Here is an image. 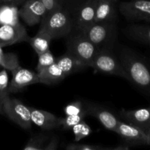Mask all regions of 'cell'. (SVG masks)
I'll return each instance as SVG.
<instances>
[{"label": "cell", "mask_w": 150, "mask_h": 150, "mask_svg": "<svg viewBox=\"0 0 150 150\" xmlns=\"http://www.w3.org/2000/svg\"><path fill=\"white\" fill-rule=\"evenodd\" d=\"M54 62H56V59L50 49L45 52L42 53V54H39L38 55V64H37L36 67L37 73H39L41 70L45 69V67L54 64Z\"/></svg>", "instance_id": "obj_26"}, {"label": "cell", "mask_w": 150, "mask_h": 150, "mask_svg": "<svg viewBox=\"0 0 150 150\" xmlns=\"http://www.w3.org/2000/svg\"><path fill=\"white\" fill-rule=\"evenodd\" d=\"M120 114L127 122L141 129L145 133L150 130V107L134 110L122 109Z\"/></svg>", "instance_id": "obj_13"}, {"label": "cell", "mask_w": 150, "mask_h": 150, "mask_svg": "<svg viewBox=\"0 0 150 150\" xmlns=\"http://www.w3.org/2000/svg\"><path fill=\"white\" fill-rule=\"evenodd\" d=\"M32 122L44 130H51L60 127L59 118L52 113L29 107Z\"/></svg>", "instance_id": "obj_15"}, {"label": "cell", "mask_w": 150, "mask_h": 150, "mask_svg": "<svg viewBox=\"0 0 150 150\" xmlns=\"http://www.w3.org/2000/svg\"><path fill=\"white\" fill-rule=\"evenodd\" d=\"M86 1L87 0H68L64 8L67 11H69V13L73 16V15L76 13L79 7Z\"/></svg>", "instance_id": "obj_30"}, {"label": "cell", "mask_w": 150, "mask_h": 150, "mask_svg": "<svg viewBox=\"0 0 150 150\" xmlns=\"http://www.w3.org/2000/svg\"><path fill=\"white\" fill-rule=\"evenodd\" d=\"M148 22H150V19H149V21H148Z\"/></svg>", "instance_id": "obj_38"}, {"label": "cell", "mask_w": 150, "mask_h": 150, "mask_svg": "<svg viewBox=\"0 0 150 150\" xmlns=\"http://www.w3.org/2000/svg\"><path fill=\"white\" fill-rule=\"evenodd\" d=\"M8 75L6 69L0 70V101L3 103L4 98L9 95Z\"/></svg>", "instance_id": "obj_27"}, {"label": "cell", "mask_w": 150, "mask_h": 150, "mask_svg": "<svg viewBox=\"0 0 150 150\" xmlns=\"http://www.w3.org/2000/svg\"><path fill=\"white\" fill-rule=\"evenodd\" d=\"M51 40L52 39L48 33L39 29L37 35L32 38L29 37L26 42H29L34 51L39 55L50 49V42Z\"/></svg>", "instance_id": "obj_18"}, {"label": "cell", "mask_w": 150, "mask_h": 150, "mask_svg": "<svg viewBox=\"0 0 150 150\" xmlns=\"http://www.w3.org/2000/svg\"><path fill=\"white\" fill-rule=\"evenodd\" d=\"M10 72L13 78L8 86L9 94L20 92L32 84L40 83L38 73L31 71L21 66Z\"/></svg>", "instance_id": "obj_8"}, {"label": "cell", "mask_w": 150, "mask_h": 150, "mask_svg": "<svg viewBox=\"0 0 150 150\" xmlns=\"http://www.w3.org/2000/svg\"><path fill=\"white\" fill-rule=\"evenodd\" d=\"M65 149L67 150H105L110 149V148L104 147V146L97 144L72 143L67 144Z\"/></svg>", "instance_id": "obj_28"}, {"label": "cell", "mask_w": 150, "mask_h": 150, "mask_svg": "<svg viewBox=\"0 0 150 150\" xmlns=\"http://www.w3.org/2000/svg\"><path fill=\"white\" fill-rule=\"evenodd\" d=\"M146 135H147V145L150 146V130L146 133Z\"/></svg>", "instance_id": "obj_35"}, {"label": "cell", "mask_w": 150, "mask_h": 150, "mask_svg": "<svg viewBox=\"0 0 150 150\" xmlns=\"http://www.w3.org/2000/svg\"><path fill=\"white\" fill-rule=\"evenodd\" d=\"M3 111V103H0V114Z\"/></svg>", "instance_id": "obj_36"}, {"label": "cell", "mask_w": 150, "mask_h": 150, "mask_svg": "<svg viewBox=\"0 0 150 150\" xmlns=\"http://www.w3.org/2000/svg\"><path fill=\"white\" fill-rule=\"evenodd\" d=\"M120 11L129 21H145L150 19V0H133L122 2Z\"/></svg>", "instance_id": "obj_7"}, {"label": "cell", "mask_w": 150, "mask_h": 150, "mask_svg": "<svg viewBox=\"0 0 150 150\" xmlns=\"http://www.w3.org/2000/svg\"><path fill=\"white\" fill-rule=\"evenodd\" d=\"M59 144V139L58 137L53 136L52 138L48 139L45 145L44 150H56L58 149Z\"/></svg>", "instance_id": "obj_32"}, {"label": "cell", "mask_w": 150, "mask_h": 150, "mask_svg": "<svg viewBox=\"0 0 150 150\" xmlns=\"http://www.w3.org/2000/svg\"><path fill=\"white\" fill-rule=\"evenodd\" d=\"M71 129L75 136V142H76L89 136L92 133V130L91 129V127L83 120L73 126Z\"/></svg>", "instance_id": "obj_24"}, {"label": "cell", "mask_w": 150, "mask_h": 150, "mask_svg": "<svg viewBox=\"0 0 150 150\" xmlns=\"http://www.w3.org/2000/svg\"><path fill=\"white\" fill-rule=\"evenodd\" d=\"M47 10L40 0H26L19 9V17L28 26H34L42 21Z\"/></svg>", "instance_id": "obj_9"}, {"label": "cell", "mask_w": 150, "mask_h": 150, "mask_svg": "<svg viewBox=\"0 0 150 150\" xmlns=\"http://www.w3.org/2000/svg\"><path fill=\"white\" fill-rule=\"evenodd\" d=\"M120 59L129 81L142 89L150 87V70L146 64L129 49L120 51Z\"/></svg>", "instance_id": "obj_2"}, {"label": "cell", "mask_w": 150, "mask_h": 150, "mask_svg": "<svg viewBox=\"0 0 150 150\" xmlns=\"http://www.w3.org/2000/svg\"><path fill=\"white\" fill-rule=\"evenodd\" d=\"M115 133L121 136L129 146L147 145V135L141 129L128 122L119 120Z\"/></svg>", "instance_id": "obj_11"}, {"label": "cell", "mask_w": 150, "mask_h": 150, "mask_svg": "<svg viewBox=\"0 0 150 150\" xmlns=\"http://www.w3.org/2000/svg\"><path fill=\"white\" fill-rule=\"evenodd\" d=\"M67 52L85 67H90L99 50L81 32L73 31L67 38Z\"/></svg>", "instance_id": "obj_3"}, {"label": "cell", "mask_w": 150, "mask_h": 150, "mask_svg": "<svg viewBox=\"0 0 150 150\" xmlns=\"http://www.w3.org/2000/svg\"><path fill=\"white\" fill-rule=\"evenodd\" d=\"M84 108L86 115L95 117L107 130L114 132L119 120L111 111L95 104H87Z\"/></svg>", "instance_id": "obj_14"}, {"label": "cell", "mask_w": 150, "mask_h": 150, "mask_svg": "<svg viewBox=\"0 0 150 150\" xmlns=\"http://www.w3.org/2000/svg\"><path fill=\"white\" fill-rule=\"evenodd\" d=\"M26 0H0L1 3H4V4H14V5H19V4H23Z\"/></svg>", "instance_id": "obj_33"}, {"label": "cell", "mask_w": 150, "mask_h": 150, "mask_svg": "<svg viewBox=\"0 0 150 150\" xmlns=\"http://www.w3.org/2000/svg\"><path fill=\"white\" fill-rule=\"evenodd\" d=\"M19 9L14 4H6L0 7V24L15 25L19 23Z\"/></svg>", "instance_id": "obj_20"}, {"label": "cell", "mask_w": 150, "mask_h": 150, "mask_svg": "<svg viewBox=\"0 0 150 150\" xmlns=\"http://www.w3.org/2000/svg\"><path fill=\"white\" fill-rule=\"evenodd\" d=\"M85 111L83 103L81 101H75L70 103L64 108V111L67 116L68 115H76Z\"/></svg>", "instance_id": "obj_29"}, {"label": "cell", "mask_w": 150, "mask_h": 150, "mask_svg": "<svg viewBox=\"0 0 150 150\" xmlns=\"http://www.w3.org/2000/svg\"><path fill=\"white\" fill-rule=\"evenodd\" d=\"M99 51L112 50L117 38L115 22L93 23L81 31Z\"/></svg>", "instance_id": "obj_4"}, {"label": "cell", "mask_w": 150, "mask_h": 150, "mask_svg": "<svg viewBox=\"0 0 150 150\" xmlns=\"http://www.w3.org/2000/svg\"><path fill=\"white\" fill-rule=\"evenodd\" d=\"M3 111L10 120L21 128L29 130L32 127L31 113L29 107L16 98L7 96L3 100Z\"/></svg>", "instance_id": "obj_6"}, {"label": "cell", "mask_w": 150, "mask_h": 150, "mask_svg": "<svg viewBox=\"0 0 150 150\" xmlns=\"http://www.w3.org/2000/svg\"><path fill=\"white\" fill-rule=\"evenodd\" d=\"M149 45H150V42H149Z\"/></svg>", "instance_id": "obj_39"}, {"label": "cell", "mask_w": 150, "mask_h": 150, "mask_svg": "<svg viewBox=\"0 0 150 150\" xmlns=\"http://www.w3.org/2000/svg\"><path fill=\"white\" fill-rule=\"evenodd\" d=\"M98 0H87L73 15L74 30L81 32L94 23Z\"/></svg>", "instance_id": "obj_12"}, {"label": "cell", "mask_w": 150, "mask_h": 150, "mask_svg": "<svg viewBox=\"0 0 150 150\" xmlns=\"http://www.w3.org/2000/svg\"><path fill=\"white\" fill-rule=\"evenodd\" d=\"M56 62L62 70L66 77L68 76L69 75L72 74L73 72L85 67L83 64L79 62L73 56H71L67 52H66L64 55L59 57L56 60Z\"/></svg>", "instance_id": "obj_19"}, {"label": "cell", "mask_w": 150, "mask_h": 150, "mask_svg": "<svg viewBox=\"0 0 150 150\" xmlns=\"http://www.w3.org/2000/svg\"><path fill=\"white\" fill-rule=\"evenodd\" d=\"M26 29L20 22L15 25L4 24L0 26V47L26 42L29 38Z\"/></svg>", "instance_id": "obj_10"}, {"label": "cell", "mask_w": 150, "mask_h": 150, "mask_svg": "<svg viewBox=\"0 0 150 150\" xmlns=\"http://www.w3.org/2000/svg\"><path fill=\"white\" fill-rule=\"evenodd\" d=\"M47 10V13L53 12L57 9L62 7L57 0H40Z\"/></svg>", "instance_id": "obj_31"}, {"label": "cell", "mask_w": 150, "mask_h": 150, "mask_svg": "<svg viewBox=\"0 0 150 150\" xmlns=\"http://www.w3.org/2000/svg\"><path fill=\"white\" fill-rule=\"evenodd\" d=\"M40 83L45 85H53L62 81L66 78L62 70L54 62L51 65L45 67L40 72L38 73Z\"/></svg>", "instance_id": "obj_17"}, {"label": "cell", "mask_w": 150, "mask_h": 150, "mask_svg": "<svg viewBox=\"0 0 150 150\" xmlns=\"http://www.w3.org/2000/svg\"><path fill=\"white\" fill-rule=\"evenodd\" d=\"M40 23V29L48 33L52 40L67 38L74 30L73 16L64 7L46 13Z\"/></svg>", "instance_id": "obj_1"}, {"label": "cell", "mask_w": 150, "mask_h": 150, "mask_svg": "<svg viewBox=\"0 0 150 150\" xmlns=\"http://www.w3.org/2000/svg\"><path fill=\"white\" fill-rule=\"evenodd\" d=\"M86 116L87 115L86 111H84L76 115H68L64 118H59L60 127H62L64 129H71L73 126L83 120V118Z\"/></svg>", "instance_id": "obj_25"}, {"label": "cell", "mask_w": 150, "mask_h": 150, "mask_svg": "<svg viewBox=\"0 0 150 150\" xmlns=\"http://www.w3.org/2000/svg\"><path fill=\"white\" fill-rule=\"evenodd\" d=\"M90 67L101 73L120 76L129 81L128 75L123 68L120 59L113 54L112 50L99 51Z\"/></svg>", "instance_id": "obj_5"}, {"label": "cell", "mask_w": 150, "mask_h": 150, "mask_svg": "<svg viewBox=\"0 0 150 150\" xmlns=\"http://www.w3.org/2000/svg\"><path fill=\"white\" fill-rule=\"evenodd\" d=\"M57 1H58L59 4H60V6H61L62 7H64V8L68 0H57Z\"/></svg>", "instance_id": "obj_34"}, {"label": "cell", "mask_w": 150, "mask_h": 150, "mask_svg": "<svg viewBox=\"0 0 150 150\" xmlns=\"http://www.w3.org/2000/svg\"><path fill=\"white\" fill-rule=\"evenodd\" d=\"M114 3L111 0H98L94 23L115 22L117 10Z\"/></svg>", "instance_id": "obj_16"}, {"label": "cell", "mask_w": 150, "mask_h": 150, "mask_svg": "<svg viewBox=\"0 0 150 150\" xmlns=\"http://www.w3.org/2000/svg\"><path fill=\"white\" fill-rule=\"evenodd\" d=\"M0 103H2V102H1V101H0Z\"/></svg>", "instance_id": "obj_40"}, {"label": "cell", "mask_w": 150, "mask_h": 150, "mask_svg": "<svg viewBox=\"0 0 150 150\" xmlns=\"http://www.w3.org/2000/svg\"><path fill=\"white\" fill-rule=\"evenodd\" d=\"M127 32L130 37L138 40L150 42V26L143 25H133L127 28Z\"/></svg>", "instance_id": "obj_21"}, {"label": "cell", "mask_w": 150, "mask_h": 150, "mask_svg": "<svg viewBox=\"0 0 150 150\" xmlns=\"http://www.w3.org/2000/svg\"><path fill=\"white\" fill-rule=\"evenodd\" d=\"M49 138L44 134H38L30 138L24 147L23 150H44L47 142Z\"/></svg>", "instance_id": "obj_23"}, {"label": "cell", "mask_w": 150, "mask_h": 150, "mask_svg": "<svg viewBox=\"0 0 150 150\" xmlns=\"http://www.w3.org/2000/svg\"><path fill=\"white\" fill-rule=\"evenodd\" d=\"M111 1H114V2H116V1H118V0H111Z\"/></svg>", "instance_id": "obj_37"}, {"label": "cell", "mask_w": 150, "mask_h": 150, "mask_svg": "<svg viewBox=\"0 0 150 150\" xmlns=\"http://www.w3.org/2000/svg\"><path fill=\"white\" fill-rule=\"evenodd\" d=\"M0 66L10 71L19 67L20 64L17 55L13 53H4L2 48L0 47Z\"/></svg>", "instance_id": "obj_22"}]
</instances>
